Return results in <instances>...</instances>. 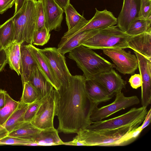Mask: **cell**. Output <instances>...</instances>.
<instances>
[{"mask_svg":"<svg viewBox=\"0 0 151 151\" xmlns=\"http://www.w3.org/2000/svg\"><path fill=\"white\" fill-rule=\"evenodd\" d=\"M86 78L81 75H72L68 85L56 90L58 132L77 133L91 124L90 116L98 105L93 103L86 94Z\"/></svg>","mask_w":151,"mask_h":151,"instance_id":"1","label":"cell"},{"mask_svg":"<svg viewBox=\"0 0 151 151\" xmlns=\"http://www.w3.org/2000/svg\"><path fill=\"white\" fill-rule=\"evenodd\" d=\"M144 120L132 124L118 128L95 130L88 129L81 130L71 141L63 143V145L100 146L126 145L134 140L132 132L140 126Z\"/></svg>","mask_w":151,"mask_h":151,"instance_id":"2","label":"cell"},{"mask_svg":"<svg viewBox=\"0 0 151 151\" xmlns=\"http://www.w3.org/2000/svg\"><path fill=\"white\" fill-rule=\"evenodd\" d=\"M36 1L25 0L19 10L12 17L13 42L32 44L33 36L36 30Z\"/></svg>","mask_w":151,"mask_h":151,"instance_id":"3","label":"cell"},{"mask_svg":"<svg viewBox=\"0 0 151 151\" xmlns=\"http://www.w3.org/2000/svg\"><path fill=\"white\" fill-rule=\"evenodd\" d=\"M88 47L81 45L69 52L68 58L75 61L83 72V75L89 78L101 73L115 68L114 64L101 56Z\"/></svg>","mask_w":151,"mask_h":151,"instance_id":"4","label":"cell"},{"mask_svg":"<svg viewBox=\"0 0 151 151\" xmlns=\"http://www.w3.org/2000/svg\"><path fill=\"white\" fill-rule=\"evenodd\" d=\"M131 36L116 26L100 29L82 45L91 49L129 48L128 42Z\"/></svg>","mask_w":151,"mask_h":151,"instance_id":"5","label":"cell"},{"mask_svg":"<svg viewBox=\"0 0 151 151\" xmlns=\"http://www.w3.org/2000/svg\"><path fill=\"white\" fill-rule=\"evenodd\" d=\"M147 112L146 107H134L117 116L106 120L92 122L87 128L95 130H108L131 125L144 120Z\"/></svg>","mask_w":151,"mask_h":151,"instance_id":"6","label":"cell"},{"mask_svg":"<svg viewBox=\"0 0 151 151\" xmlns=\"http://www.w3.org/2000/svg\"><path fill=\"white\" fill-rule=\"evenodd\" d=\"M56 90L53 87L43 98L35 116L30 122L41 130L53 128V119L56 116Z\"/></svg>","mask_w":151,"mask_h":151,"instance_id":"7","label":"cell"},{"mask_svg":"<svg viewBox=\"0 0 151 151\" xmlns=\"http://www.w3.org/2000/svg\"><path fill=\"white\" fill-rule=\"evenodd\" d=\"M115 96L114 101L111 104L100 108L97 106L93 109L90 117L91 121L102 120L118 111L138 104L140 102L137 96L126 97L121 92Z\"/></svg>","mask_w":151,"mask_h":151,"instance_id":"8","label":"cell"},{"mask_svg":"<svg viewBox=\"0 0 151 151\" xmlns=\"http://www.w3.org/2000/svg\"><path fill=\"white\" fill-rule=\"evenodd\" d=\"M40 53L50 65L60 81L61 86L68 84L72 76L66 64L65 57L55 47L38 48Z\"/></svg>","mask_w":151,"mask_h":151,"instance_id":"9","label":"cell"},{"mask_svg":"<svg viewBox=\"0 0 151 151\" xmlns=\"http://www.w3.org/2000/svg\"><path fill=\"white\" fill-rule=\"evenodd\" d=\"M104 53L109 57L119 72L123 74H133L138 68V62L135 55L122 48L102 50Z\"/></svg>","mask_w":151,"mask_h":151,"instance_id":"10","label":"cell"},{"mask_svg":"<svg viewBox=\"0 0 151 151\" xmlns=\"http://www.w3.org/2000/svg\"><path fill=\"white\" fill-rule=\"evenodd\" d=\"M90 78L100 85L112 98L126 87V82L113 69Z\"/></svg>","mask_w":151,"mask_h":151,"instance_id":"11","label":"cell"},{"mask_svg":"<svg viewBox=\"0 0 151 151\" xmlns=\"http://www.w3.org/2000/svg\"><path fill=\"white\" fill-rule=\"evenodd\" d=\"M138 62V68L142 84L141 103L142 106L147 107L151 102V60L134 51Z\"/></svg>","mask_w":151,"mask_h":151,"instance_id":"12","label":"cell"},{"mask_svg":"<svg viewBox=\"0 0 151 151\" xmlns=\"http://www.w3.org/2000/svg\"><path fill=\"white\" fill-rule=\"evenodd\" d=\"M141 0H123L122 10L117 18L116 26L126 32L131 23L137 18Z\"/></svg>","mask_w":151,"mask_h":151,"instance_id":"13","label":"cell"},{"mask_svg":"<svg viewBox=\"0 0 151 151\" xmlns=\"http://www.w3.org/2000/svg\"><path fill=\"white\" fill-rule=\"evenodd\" d=\"M45 25L50 32L59 31L61 29L63 19V9L54 0H43Z\"/></svg>","mask_w":151,"mask_h":151,"instance_id":"14","label":"cell"},{"mask_svg":"<svg viewBox=\"0 0 151 151\" xmlns=\"http://www.w3.org/2000/svg\"><path fill=\"white\" fill-rule=\"evenodd\" d=\"M95 9L96 12L94 15L88 23L80 28L74 35L69 37L85 30L101 29L117 24V18L112 12L106 9L102 11H99L96 8Z\"/></svg>","mask_w":151,"mask_h":151,"instance_id":"15","label":"cell"},{"mask_svg":"<svg viewBox=\"0 0 151 151\" xmlns=\"http://www.w3.org/2000/svg\"><path fill=\"white\" fill-rule=\"evenodd\" d=\"M100 29L85 30L70 37L61 38L57 48L58 51L64 55L65 53L82 45L86 41L96 34Z\"/></svg>","mask_w":151,"mask_h":151,"instance_id":"16","label":"cell"},{"mask_svg":"<svg viewBox=\"0 0 151 151\" xmlns=\"http://www.w3.org/2000/svg\"><path fill=\"white\" fill-rule=\"evenodd\" d=\"M27 46L38 67L53 87L57 90L59 89L61 86L60 81L50 65L39 52L38 48L31 44H28Z\"/></svg>","mask_w":151,"mask_h":151,"instance_id":"17","label":"cell"},{"mask_svg":"<svg viewBox=\"0 0 151 151\" xmlns=\"http://www.w3.org/2000/svg\"><path fill=\"white\" fill-rule=\"evenodd\" d=\"M128 45L129 48L151 60V30L131 36Z\"/></svg>","mask_w":151,"mask_h":151,"instance_id":"18","label":"cell"},{"mask_svg":"<svg viewBox=\"0 0 151 151\" xmlns=\"http://www.w3.org/2000/svg\"><path fill=\"white\" fill-rule=\"evenodd\" d=\"M85 86L88 97L96 104L98 105L112 98L100 85L91 78H86Z\"/></svg>","mask_w":151,"mask_h":151,"instance_id":"19","label":"cell"},{"mask_svg":"<svg viewBox=\"0 0 151 151\" xmlns=\"http://www.w3.org/2000/svg\"><path fill=\"white\" fill-rule=\"evenodd\" d=\"M28 81L36 90L42 98L45 96L53 88L37 65L34 67Z\"/></svg>","mask_w":151,"mask_h":151,"instance_id":"20","label":"cell"},{"mask_svg":"<svg viewBox=\"0 0 151 151\" xmlns=\"http://www.w3.org/2000/svg\"><path fill=\"white\" fill-rule=\"evenodd\" d=\"M21 64L20 74L22 85L29 81L34 67L37 65L26 45L23 43L20 46Z\"/></svg>","mask_w":151,"mask_h":151,"instance_id":"21","label":"cell"},{"mask_svg":"<svg viewBox=\"0 0 151 151\" xmlns=\"http://www.w3.org/2000/svg\"><path fill=\"white\" fill-rule=\"evenodd\" d=\"M58 131L54 127L41 130L34 137L32 146H53L63 145Z\"/></svg>","mask_w":151,"mask_h":151,"instance_id":"22","label":"cell"},{"mask_svg":"<svg viewBox=\"0 0 151 151\" xmlns=\"http://www.w3.org/2000/svg\"><path fill=\"white\" fill-rule=\"evenodd\" d=\"M21 44L14 41L4 49L6 52L7 63L9 64L10 68L15 71L18 76L20 75L21 55L20 49Z\"/></svg>","mask_w":151,"mask_h":151,"instance_id":"23","label":"cell"},{"mask_svg":"<svg viewBox=\"0 0 151 151\" xmlns=\"http://www.w3.org/2000/svg\"><path fill=\"white\" fill-rule=\"evenodd\" d=\"M41 130L34 126L30 122H25L19 127L9 133L7 136L29 140L34 143L33 139Z\"/></svg>","mask_w":151,"mask_h":151,"instance_id":"24","label":"cell"},{"mask_svg":"<svg viewBox=\"0 0 151 151\" xmlns=\"http://www.w3.org/2000/svg\"><path fill=\"white\" fill-rule=\"evenodd\" d=\"M28 105L20 102L18 108L12 113L5 123L4 127L8 133L24 123V114Z\"/></svg>","mask_w":151,"mask_h":151,"instance_id":"25","label":"cell"},{"mask_svg":"<svg viewBox=\"0 0 151 151\" xmlns=\"http://www.w3.org/2000/svg\"><path fill=\"white\" fill-rule=\"evenodd\" d=\"M14 23L12 17L0 25V51L13 42Z\"/></svg>","mask_w":151,"mask_h":151,"instance_id":"26","label":"cell"},{"mask_svg":"<svg viewBox=\"0 0 151 151\" xmlns=\"http://www.w3.org/2000/svg\"><path fill=\"white\" fill-rule=\"evenodd\" d=\"M151 16L146 20L136 18L131 23L125 32L130 36L137 35L151 31Z\"/></svg>","mask_w":151,"mask_h":151,"instance_id":"27","label":"cell"},{"mask_svg":"<svg viewBox=\"0 0 151 151\" xmlns=\"http://www.w3.org/2000/svg\"><path fill=\"white\" fill-rule=\"evenodd\" d=\"M5 105L0 109V124L4 127V125L12 113L18 108L20 101L12 99L6 92Z\"/></svg>","mask_w":151,"mask_h":151,"instance_id":"28","label":"cell"},{"mask_svg":"<svg viewBox=\"0 0 151 151\" xmlns=\"http://www.w3.org/2000/svg\"><path fill=\"white\" fill-rule=\"evenodd\" d=\"M23 87L20 103L29 105L42 99L36 90L29 81L23 84Z\"/></svg>","mask_w":151,"mask_h":151,"instance_id":"29","label":"cell"},{"mask_svg":"<svg viewBox=\"0 0 151 151\" xmlns=\"http://www.w3.org/2000/svg\"><path fill=\"white\" fill-rule=\"evenodd\" d=\"M64 12L65 14L66 21L68 31L76 26L83 17L77 12L70 3L66 7Z\"/></svg>","mask_w":151,"mask_h":151,"instance_id":"30","label":"cell"},{"mask_svg":"<svg viewBox=\"0 0 151 151\" xmlns=\"http://www.w3.org/2000/svg\"><path fill=\"white\" fill-rule=\"evenodd\" d=\"M50 36V32L45 27L35 31L33 37L32 44L43 46L49 41Z\"/></svg>","mask_w":151,"mask_h":151,"instance_id":"31","label":"cell"},{"mask_svg":"<svg viewBox=\"0 0 151 151\" xmlns=\"http://www.w3.org/2000/svg\"><path fill=\"white\" fill-rule=\"evenodd\" d=\"M36 30L45 27L43 0H37L36 1Z\"/></svg>","mask_w":151,"mask_h":151,"instance_id":"32","label":"cell"},{"mask_svg":"<svg viewBox=\"0 0 151 151\" xmlns=\"http://www.w3.org/2000/svg\"><path fill=\"white\" fill-rule=\"evenodd\" d=\"M43 98L28 105L24 114L25 122H31L35 116L40 105Z\"/></svg>","mask_w":151,"mask_h":151,"instance_id":"33","label":"cell"},{"mask_svg":"<svg viewBox=\"0 0 151 151\" xmlns=\"http://www.w3.org/2000/svg\"><path fill=\"white\" fill-rule=\"evenodd\" d=\"M32 142L17 138L6 136L0 139V145H14L31 146Z\"/></svg>","mask_w":151,"mask_h":151,"instance_id":"34","label":"cell"},{"mask_svg":"<svg viewBox=\"0 0 151 151\" xmlns=\"http://www.w3.org/2000/svg\"><path fill=\"white\" fill-rule=\"evenodd\" d=\"M151 16V0H141V6L137 18L146 20Z\"/></svg>","mask_w":151,"mask_h":151,"instance_id":"35","label":"cell"},{"mask_svg":"<svg viewBox=\"0 0 151 151\" xmlns=\"http://www.w3.org/2000/svg\"><path fill=\"white\" fill-rule=\"evenodd\" d=\"M129 82L132 87L135 89L141 87L142 83L141 76L138 74L132 75L129 79Z\"/></svg>","mask_w":151,"mask_h":151,"instance_id":"36","label":"cell"},{"mask_svg":"<svg viewBox=\"0 0 151 151\" xmlns=\"http://www.w3.org/2000/svg\"><path fill=\"white\" fill-rule=\"evenodd\" d=\"M16 0H0V14H2L15 4Z\"/></svg>","mask_w":151,"mask_h":151,"instance_id":"37","label":"cell"},{"mask_svg":"<svg viewBox=\"0 0 151 151\" xmlns=\"http://www.w3.org/2000/svg\"><path fill=\"white\" fill-rule=\"evenodd\" d=\"M7 63L6 52L3 49L0 51V72L3 70Z\"/></svg>","mask_w":151,"mask_h":151,"instance_id":"38","label":"cell"},{"mask_svg":"<svg viewBox=\"0 0 151 151\" xmlns=\"http://www.w3.org/2000/svg\"><path fill=\"white\" fill-rule=\"evenodd\" d=\"M151 120V108H150L148 111L146 117L142 123V124L139 126L140 128L142 130L150 124Z\"/></svg>","mask_w":151,"mask_h":151,"instance_id":"39","label":"cell"},{"mask_svg":"<svg viewBox=\"0 0 151 151\" xmlns=\"http://www.w3.org/2000/svg\"><path fill=\"white\" fill-rule=\"evenodd\" d=\"M7 92L1 89H0V109L4 106L6 104V94Z\"/></svg>","mask_w":151,"mask_h":151,"instance_id":"40","label":"cell"},{"mask_svg":"<svg viewBox=\"0 0 151 151\" xmlns=\"http://www.w3.org/2000/svg\"><path fill=\"white\" fill-rule=\"evenodd\" d=\"M58 5L63 9V11L70 3V0H54Z\"/></svg>","mask_w":151,"mask_h":151,"instance_id":"41","label":"cell"},{"mask_svg":"<svg viewBox=\"0 0 151 151\" xmlns=\"http://www.w3.org/2000/svg\"><path fill=\"white\" fill-rule=\"evenodd\" d=\"M25 0H16L15 5V11L14 14H16L19 10Z\"/></svg>","mask_w":151,"mask_h":151,"instance_id":"42","label":"cell"},{"mask_svg":"<svg viewBox=\"0 0 151 151\" xmlns=\"http://www.w3.org/2000/svg\"><path fill=\"white\" fill-rule=\"evenodd\" d=\"M8 134L4 127L0 124V139L7 136Z\"/></svg>","mask_w":151,"mask_h":151,"instance_id":"43","label":"cell"}]
</instances>
